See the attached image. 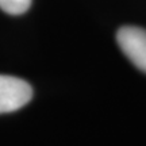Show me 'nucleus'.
Returning <instances> with one entry per match:
<instances>
[{
  "label": "nucleus",
  "instance_id": "obj_2",
  "mask_svg": "<svg viewBox=\"0 0 146 146\" xmlns=\"http://www.w3.org/2000/svg\"><path fill=\"white\" fill-rule=\"evenodd\" d=\"M116 42L125 56L137 68L146 73V30L137 26H123L116 33Z\"/></svg>",
  "mask_w": 146,
  "mask_h": 146
},
{
  "label": "nucleus",
  "instance_id": "obj_3",
  "mask_svg": "<svg viewBox=\"0 0 146 146\" xmlns=\"http://www.w3.org/2000/svg\"><path fill=\"white\" fill-rule=\"evenodd\" d=\"M31 5V0H0V8L10 15L25 14Z\"/></svg>",
  "mask_w": 146,
  "mask_h": 146
},
{
  "label": "nucleus",
  "instance_id": "obj_1",
  "mask_svg": "<svg viewBox=\"0 0 146 146\" xmlns=\"http://www.w3.org/2000/svg\"><path fill=\"white\" fill-rule=\"evenodd\" d=\"M33 98L31 85L19 77L0 74V114L26 106Z\"/></svg>",
  "mask_w": 146,
  "mask_h": 146
}]
</instances>
